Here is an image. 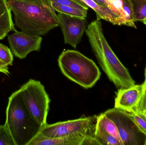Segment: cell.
I'll list each match as a JSON object with an SVG mask.
<instances>
[{"label": "cell", "mask_w": 146, "mask_h": 145, "mask_svg": "<svg viewBox=\"0 0 146 145\" xmlns=\"http://www.w3.org/2000/svg\"><path fill=\"white\" fill-rule=\"evenodd\" d=\"M85 31L100 65L117 88H127L135 85L128 70L122 64L106 41L101 21L94 20L88 25Z\"/></svg>", "instance_id": "6da1fadb"}, {"label": "cell", "mask_w": 146, "mask_h": 145, "mask_svg": "<svg viewBox=\"0 0 146 145\" xmlns=\"http://www.w3.org/2000/svg\"><path fill=\"white\" fill-rule=\"evenodd\" d=\"M14 25L21 31L42 36L60 25L54 9L34 0H7Z\"/></svg>", "instance_id": "7a4b0ae2"}, {"label": "cell", "mask_w": 146, "mask_h": 145, "mask_svg": "<svg viewBox=\"0 0 146 145\" xmlns=\"http://www.w3.org/2000/svg\"><path fill=\"white\" fill-rule=\"evenodd\" d=\"M6 116L4 124L15 145H28L42 127L29 113L19 90L9 98Z\"/></svg>", "instance_id": "3957f363"}, {"label": "cell", "mask_w": 146, "mask_h": 145, "mask_svg": "<svg viewBox=\"0 0 146 145\" xmlns=\"http://www.w3.org/2000/svg\"><path fill=\"white\" fill-rule=\"evenodd\" d=\"M58 62L66 77L86 89L93 87L100 78L101 72L95 62L78 51H63Z\"/></svg>", "instance_id": "277c9868"}, {"label": "cell", "mask_w": 146, "mask_h": 145, "mask_svg": "<svg viewBox=\"0 0 146 145\" xmlns=\"http://www.w3.org/2000/svg\"><path fill=\"white\" fill-rule=\"evenodd\" d=\"M27 109L41 126L47 124L50 100L39 81L30 79L19 89Z\"/></svg>", "instance_id": "5b68a950"}, {"label": "cell", "mask_w": 146, "mask_h": 145, "mask_svg": "<svg viewBox=\"0 0 146 145\" xmlns=\"http://www.w3.org/2000/svg\"><path fill=\"white\" fill-rule=\"evenodd\" d=\"M97 116L81 117L75 120L59 122L52 124H45L39 133L48 138H54L72 135L85 137L94 136Z\"/></svg>", "instance_id": "8992f818"}, {"label": "cell", "mask_w": 146, "mask_h": 145, "mask_svg": "<svg viewBox=\"0 0 146 145\" xmlns=\"http://www.w3.org/2000/svg\"><path fill=\"white\" fill-rule=\"evenodd\" d=\"M104 114L116 125L123 145H144L146 135L139 129L129 112L115 107Z\"/></svg>", "instance_id": "52a82bcc"}, {"label": "cell", "mask_w": 146, "mask_h": 145, "mask_svg": "<svg viewBox=\"0 0 146 145\" xmlns=\"http://www.w3.org/2000/svg\"><path fill=\"white\" fill-rule=\"evenodd\" d=\"M8 40L13 54L22 59L31 52L40 50L42 38L41 36L30 35L22 31L16 30L8 36Z\"/></svg>", "instance_id": "ba28073f"}, {"label": "cell", "mask_w": 146, "mask_h": 145, "mask_svg": "<svg viewBox=\"0 0 146 145\" xmlns=\"http://www.w3.org/2000/svg\"><path fill=\"white\" fill-rule=\"evenodd\" d=\"M57 15L65 43L76 48L81 41L87 27V21L86 19L73 17L58 12Z\"/></svg>", "instance_id": "9c48e42d"}, {"label": "cell", "mask_w": 146, "mask_h": 145, "mask_svg": "<svg viewBox=\"0 0 146 145\" xmlns=\"http://www.w3.org/2000/svg\"><path fill=\"white\" fill-rule=\"evenodd\" d=\"M145 83L118 89L115 98V107L130 112L138 107L141 100Z\"/></svg>", "instance_id": "30bf717a"}, {"label": "cell", "mask_w": 146, "mask_h": 145, "mask_svg": "<svg viewBox=\"0 0 146 145\" xmlns=\"http://www.w3.org/2000/svg\"><path fill=\"white\" fill-rule=\"evenodd\" d=\"M86 138L80 135L48 138L39 132L28 145H82Z\"/></svg>", "instance_id": "8fae6325"}, {"label": "cell", "mask_w": 146, "mask_h": 145, "mask_svg": "<svg viewBox=\"0 0 146 145\" xmlns=\"http://www.w3.org/2000/svg\"><path fill=\"white\" fill-rule=\"evenodd\" d=\"M94 10L97 15V19H103L113 25H123L122 20L118 14L109 8L100 6L93 0H78Z\"/></svg>", "instance_id": "7c38bea8"}, {"label": "cell", "mask_w": 146, "mask_h": 145, "mask_svg": "<svg viewBox=\"0 0 146 145\" xmlns=\"http://www.w3.org/2000/svg\"><path fill=\"white\" fill-rule=\"evenodd\" d=\"M12 11L7 0H0V40L5 38L10 31H16Z\"/></svg>", "instance_id": "4fadbf2b"}, {"label": "cell", "mask_w": 146, "mask_h": 145, "mask_svg": "<svg viewBox=\"0 0 146 145\" xmlns=\"http://www.w3.org/2000/svg\"><path fill=\"white\" fill-rule=\"evenodd\" d=\"M97 125L117 140L121 145H123L116 125L104 113H101L97 116Z\"/></svg>", "instance_id": "5bb4252c"}, {"label": "cell", "mask_w": 146, "mask_h": 145, "mask_svg": "<svg viewBox=\"0 0 146 145\" xmlns=\"http://www.w3.org/2000/svg\"><path fill=\"white\" fill-rule=\"evenodd\" d=\"M52 6L55 11L70 16L86 19L87 15V9L64 6L54 2H52Z\"/></svg>", "instance_id": "9a60e30c"}, {"label": "cell", "mask_w": 146, "mask_h": 145, "mask_svg": "<svg viewBox=\"0 0 146 145\" xmlns=\"http://www.w3.org/2000/svg\"><path fill=\"white\" fill-rule=\"evenodd\" d=\"M133 12L134 22L146 19V0H129Z\"/></svg>", "instance_id": "2e32d148"}, {"label": "cell", "mask_w": 146, "mask_h": 145, "mask_svg": "<svg viewBox=\"0 0 146 145\" xmlns=\"http://www.w3.org/2000/svg\"><path fill=\"white\" fill-rule=\"evenodd\" d=\"M94 137L100 145H121L117 140L97 125L95 129Z\"/></svg>", "instance_id": "e0dca14e"}, {"label": "cell", "mask_w": 146, "mask_h": 145, "mask_svg": "<svg viewBox=\"0 0 146 145\" xmlns=\"http://www.w3.org/2000/svg\"><path fill=\"white\" fill-rule=\"evenodd\" d=\"M123 13L124 25L130 26L136 29L133 18V12L129 0H122Z\"/></svg>", "instance_id": "ac0fdd59"}, {"label": "cell", "mask_w": 146, "mask_h": 145, "mask_svg": "<svg viewBox=\"0 0 146 145\" xmlns=\"http://www.w3.org/2000/svg\"><path fill=\"white\" fill-rule=\"evenodd\" d=\"M139 129L146 135V116L138 110H134L129 112Z\"/></svg>", "instance_id": "d6986e66"}, {"label": "cell", "mask_w": 146, "mask_h": 145, "mask_svg": "<svg viewBox=\"0 0 146 145\" xmlns=\"http://www.w3.org/2000/svg\"><path fill=\"white\" fill-rule=\"evenodd\" d=\"M0 59L2 60L7 65H13V55L7 46L0 43Z\"/></svg>", "instance_id": "ffe728a7"}, {"label": "cell", "mask_w": 146, "mask_h": 145, "mask_svg": "<svg viewBox=\"0 0 146 145\" xmlns=\"http://www.w3.org/2000/svg\"><path fill=\"white\" fill-rule=\"evenodd\" d=\"M0 145H15L14 141L5 124H0Z\"/></svg>", "instance_id": "44dd1931"}, {"label": "cell", "mask_w": 146, "mask_h": 145, "mask_svg": "<svg viewBox=\"0 0 146 145\" xmlns=\"http://www.w3.org/2000/svg\"><path fill=\"white\" fill-rule=\"evenodd\" d=\"M52 2L64 6H68L76 8L88 10V7L81 2L78 0H51Z\"/></svg>", "instance_id": "7402d4cb"}, {"label": "cell", "mask_w": 146, "mask_h": 145, "mask_svg": "<svg viewBox=\"0 0 146 145\" xmlns=\"http://www.w3.org/2000/svg\"><path fill=\"white\" fill-rule=\"evenodd\" d=\"M145 83L144 92L141 98V100L136 110L141 112L146 116V83Z\"/></svg>", "instance_id": "603a6c76"}, {"label": "cell", "mask_w": 146, "mask_h": 145, "mask_svg": "<svg viewBox=\"0 0 146 145\" xmlns=\"http://www.w3.org/2000/svg\"><path fill=\"white\" fill-rule=\"evenodd\" d=\"M93 1L96 2L97 3L100 5V6L110 9H111L113 10L117 14H118L116 12L115 8H114V7H113V4L111 3L110 0H93ZM118 15H119V14H118ZM119 16H120V15H119ZM120 17H121V16H120Z\"/></svg>", "instance_id": "cb8c5ba5"}, {"label": "cell", "mask_w": 146, "mask_h": 145, "mask_svg": "<svg viewBox=\"0 0 146 145\" xmlns=\"http://www.w3.org/2000/svg\"><path fill=\"white\" fill-rule=\"evenodd\" d=\"M8 66L0 59V72L3 73L5 75H9V73Z\"/></svg>", "instance_id": "d4e9b609"}, {"label": "cell", "mask_w": 146, "mask_h": 145, "mask_svg": "<svg viewBox=\"0 0 146 145\" xmlns=\"http://www.w3.org/2000/svg\"><path fill=\"white\" fill-rule=\"evenodd\" d=\"M34 1H36L38 2L42 3V4L45 5V6H47L51 8L54 9L53 7H52L51 0H34Z\"/></svg>", "instance_id": "484cf974"}, {"label": "cell", "mask_w": 146, "mask_h": 145, "mask_svg": "<svg viewBox=\"0 0 146 145\" xmlns=\"http://www.w3.org/2000/svg\"><path fill=\"white\" fill-rule=\"evenodd\" d=\"M145 82L146 83V66L145 69Z\"/></svg>", "instance_id": "4316f807"}, {"label": "cell", "mask_w": 146, "mask_h": 145, "mask_svg": "<svg viewBox=\"0 0 146 145\" xmlns=\"http://www.w3.org/2000/svg\"><path fill=\"white\" fill-rule=\"evenodd\" d=\"M142 22H143V23L146 25V19H145V20H143V21H142Z\"/></svg>", "instance_id": "83f0119b"}, {"label": "cell", "mask_w": 146, "mask_h": 145, "mask_svg": "<svg viewBox=\"0 0 146 145\" xmlns=\"http://www.w3.org/2000/svg\"><path fill=\"white\" fill-rule=\"evenodd\" d=\"M144 145H146V140L145 142V144H144Z\"/></svg>", "instance_id": "f1b7e54d"}]
</instances>
